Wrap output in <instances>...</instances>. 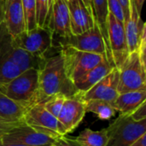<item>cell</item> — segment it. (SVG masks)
Listing matches in <instances>:
<instances>
[{
	"label": "cell",
	"instance_id": "1",
	"mask_svg": "<svg viewBox=\"0 0 146 146\" xmlns=\"http://www.w3.org/2000/svg\"><path fill=\"white\" fill-rule=\"evenodd\" d=\"M76 92L74 84L66 75L60 51L57 50L52 56L45 55L44 62L38 69V95L40 103L56 94L71 97Z\"/></svg>",
	"mask_w": 146,
	"mask_h": 146
},
{
	"label": "cell",
	"instance_id": "2",
	"mask_svg": "<svg viewBox=\"0 0 146 146\" xmlns=\"http://www.w3.org/2000/svg\"><path fill=\"white\" fill-rule=\"evenodd\" d=\"M0 92L10 99L30 107L40 103L38 95V70L29 68L10 81L0 84Z\"/></svg>",
	"mask_w": 146,
	"mask_h": 146
},
{
	"label": "cell",
	"instance_id": "3",
	"mask_svg": "<svg viewBox=\"0 0 146 146\" xmlns=\"http://www.w3.org/2000/svg\"><path fill=\"white\" fill-rule=\"evenodd\" d=\"M105 129L107 146H130L146 133V119L135 121L129 114L121 113Z\"/></svg>",
	"mask_w": 146,
	"mask_h": 146
},
{
	"label": "cell",
	"instance_id": "4",
	"mask_svg": "<svg viewBox=\"0 0 146 146\" xmlns=\"http://www.w3.org/2000/svg\"><path fill=\"white\" fill-rule=\"evenodd\" d=\"M56 50L62 55L66 75L73 84L106 57L104 55L81 51L69 46Z\"/></svg>",
	"mask_w": 146,
	"mask_h": 146
},
{
	"label": "cell",
	"instance_id": "5",
	"mask_svg": "<svg viewBox=\"0 0 146 146\" xmlns=\"http://www.w3.org/2000/svg\"><path fill=\"white\" fill-rule=\"evenodd\" d=\"M118 92L146 90V65L138 50L128 54L118 68Z\"/></svg>",
	"mask_w": 146,
	"mask_h": 146
},
{
	"label": "cell",
	"instance_id": "6",
	"mask_svg": "<svg viewBox=\"0 0 146 146\" xmlns=\"http://www.w3.org/2000/svg\"><path fill=\"white\" fill-rule=\"evenodd\" d=\"M64 46H69L81 51L106 56L105 44L96 21L93 27L83 33L77 35L71 34L67 37H58L52 35L53 48L58 49Z\"/></svg>",
	"mask_w": 146,
	"mask_h": 146
},
{
	"label": "cell",
	"instance_id": "7",
	"mask_svg": "<svg viewBox=\"0 0 146 146\" xmlns=\"http://www.w3.org/2000/svg\"><path fill=\"white\" fill-rule=\"evenodd\" d=\"M52 32L47 27H37L11 37L14 46L35 56H45L52 48Z\"/></svg>",
	"mask_w": 146,
	"mask_h": 146
},
{
	"label": "cell",
	"instance_id": "8",
	"mask_svg": "<svg viewBox=\"0 0 146 146\" xmlns=\"http://www.w3.org/2000/svg\"><path fill=\"white\" fill-rule=\"evenodd\" d=\"M107 33L111 61L115 67L119 68L127 57L129 50L127 44L124 24L117 20L110 12H109L107 16Z\"/></svg>",
	"mask_w": 146,
	"mask_h": 146
},
{
	"label": "cell",
	"instance_id": "9",
	"mask_svg": "<svg viewBox=\"0 0 146 146\" xmlns=\"http://www.w3.org/2000/svg\"><path fill=\"white\" fill-rule=\"evenodd\" d=\"M23 121L27 126L52 138L62 136L57 118L51 115L42 103L31 105L24 115Z\"/></svg>",
	"mask_w": 146,
	"mask_h": 146
},
{
	"label": "cell",
	"instance_id": "10",
	"mask_svg": "<svg viewBox=\"0 0 146 146\" xmlns=\"http://www.w3.org/2000/svg\"><path fill=\"white\" fill-rule=\"evenodd\" d=\"M86 113V104L83 99L76 94L67 97L57 117L62 136L74 131L82 122Z\"/></svg>",
	"mask_w": 146,
	"mask_h": 146
},
{
	"label": "cell",
	"instance_id": "11",
	"mask_svg": "<svg viewBox=\"0 0 146 146\" xmlns=\"http://www.w3.org/2000/svg\"><path fill=\"white\" fill-rule=\"evenodd\" d=\"M118 83L119 70L118 68H114L106 76L100 80L88 91L81 94H75L84 101L91 99H99L113 104L119 95Z\"/></svg>",
	"mask_w": 146,
	"mask_h": 146
},
{
	"label": "cell",
	"instance_id": "12",
	"mask_svg": "<svg viewBox=\"0 0 146 146\" xmlns=\"http://www.w3.org/2000/svg\"><path fill=\"white\" fill-rule=\"evenodd\" d=\"M1 139L7 144L25 146H50L56 139L23 124L4 134Z\"/></svg>",
	"mask_w": 146,
	"mask_h": 146
},
{
	"label": "cell",
	"instance_id": "13",
	"mask_svg": "<svg viewBox=\"0 0 146 146\" xmlns=\"http://www.w3.org/2000/svg\"><path fill=\"white\" fill-rule=\"evenodd\" d=\"M10 46L11 35L2 20L0 23V84L10 81L23 72L12 60L9 54Z\"/></svg>",
	"mask_w": 146,
	"mask_h": 146
},
{
	"label": "cell",
	"instance_id": "14",
	"mask_svg": "<svg viewBox=\"0 0 146 146\" xmlns=\"http://www.w3.org/2000/svg\"><path fill=\"white\" fill-rule=\"evenodd\" d=\"M50 29L53 35L67 37L71 35L69 11L65 0H53L44 26Z\"/></svg>",
	"mask_w": 146,
	"mask_h": 146
},
{
	"label": "cell",
	"instance_id": "15",
	"mask_svg": "<svg viewBox=\"0 0 146 146\" xmlns=\"http://www.w3.org/2000/svg\"><path fill=\"white\" fill-rule=\"evenodd\" d=\"M3 22L11 37L26 31L21 0H3Z\"/></svg>",
	"mask_w": 146,
	"mask_h": 146
},
{
	"label": "cell",
	"instance_id": "16",
	"mask_svg": "<svg viewBox=\"0 0 146 146\" xmlns=\"http://www.w3.org/2000/svg\"><path fill=\"white\" fill-rule=\"evenodd\" d=\"M70 19V30L74 35L80 34L93 27L95 24L94 15L85 7L81 0L66 1Z\"/></svg>",
	"mask_w": 146,
	"mask_h": 146
},
{
	"label": "cell",
	"instance_id": "17",
	"mask_svg": "<svg viewBox=\"0 0 146 146\" xmlns=\"http://www.w3.org/2000/svg\"><path fill=\"white\" fill-rule=\"evenodd\" d=\"M130 15L124 21V29L129 53L139 50L143 33L146 30L145 23L142 21L133 1L130 0Z\"/></svg>",
	"mask_w": 146,
	"mask_h": 146
},
{
	"label": "cell",
	"instance_id": "18",
	"mask_svg": "<svg viewBox=\"0 0 146 146\" xmlns=\"http://www.w3.org/2000/svg\"><path fill=\"white\" fill-rule=\"evenodd\" d=\"M115 67H114L109 62L107 57L104 58L100 63L95 66L92 69L89 70L74 83V86L77 92L76 93L81 94L88 91L100 80L106 76Z\"/></svg>",
	"mask_w": 146,
	"mask_h": 146
},
{
	"label": "cell",
	"instance_id": "19",
	"mask_svg": "<svg viewBox=\"0 0 146 146\" xmlns=\"http://www.w3.org/2000/svg\"><path fill=\"white\" fill-rule=\"evenodd\" d=\"M145 102H146V90H137L120 93L113 105L120 114L130 113Z\"/></svg>",
	"mask_w": 146,
	"mask_h": 146
},
{
	"label": "cell",
	"instance_id": "20",
	"mask_svg": "<svg viewBox=\"0 0 146 146\" xmlns=\"http://www.w3.org/2000/svg\"><path fill=\"white\" fill-rule=\"evenodd\" d=\"M92 9H93V15L95 18L96 22L98 25L99 30L102 33L104 44H105V51H106V57L109 62L115 67L111 61L110 52L108 44V33H107V16L109 14L108 9V1L107 0H92Z\"/></svg>",
	"mask_w": 146,
	"mask_h": 146
},
{
	"label": "cell",
	"instance_id": "21",
	"mask_svg": "<svg viewBox=\"0 0 146 146\" xmlns=\"http://www.w3.org/2000/svg\"><path fill=\"white\" fill-rule=\"evenodd\" d=\"M28 107L14 101L0 92V118L12 121L23 120Z\"/></svg>",
	"mask_w": 146,
	"mask_h": 146
},
{
	"label": "cell",
	"instance_id": "22",
	"mask_svg": "<svg viewBox=\"0 0 146 146\" xmlns=\"http://www.w3.org/2000/svg\"><path fill=\"white\" fill-rule=\"evenodd\" d=\"M86 112L94 114L101 121H109L114 117L116 114V110L113 104L99 100V99H91L85 101Z\"/></svg>",
	"mask_w": 146,
	"mask_h": 146
},
{
	"label": "cell",
	"instance_id": "23",
	"mask_svg": "<svg viewBox=\"0 0 146 146\" xmlns=\"http://www.w3.org/2000/svg\"><path fill=\"white\" fill-rule=\"evenodd\" d=\"M74 139L80 146H107L108 144V135L105 128L99 131L86 128Z\"/></svg>",
	"mask_w": 146,
	"mask_h": 146
},
{
	"label": "cell",
	"instance_id": "24",
	"mask_svg": "<svg viewBox=\"0 0 146 146\" xmlns=\"http://www.w3.org/2000/svg\"><path fill=\"white\" fill-rule=\"evenodd\" d=\"M25 18L26 31H30L38 27L36 20V0H21Z\"/></svg>",
	"mask_w": 146,
	"mask_h": 146
},
{
	"label": "cell",
	"instance_id": "25",
	"mask_svg": "<svg viewBox=\"0 0 146 146\" xmlns=\"http://www.w3.org/2000/svg\"><path fill=\"white\" fill-rule=\"evenodd\" d=\"M66 98L67 97L63 94H56L46 98L44 102H42V104L51 115L57 118L62 110Z\"/></svg>",
	"mask_w": 146,
	"mask_h": 146
},
{
	"label": "cell",
	"instance_id": "26",
	"mask_svg": "<svg viewBox=\"0 0 146 146\" xmlns=\"http://www.w3.org/2000/svg\"><path fill=\"white\" fill-rule=\"evenodd\" d=\"M53 0H36V20L38 27H44L50 11Z\"/></svg>",
	"mask_w": 146,
	"mask_h": 146
},
{
	"label": "cell",
	"instance_id": "27",
	"mask_svg": "<svg viewBox=\"0 0 146 146\" xmlns=\"http://www.w3.org/2000/svg\"><path fill=\"white\" fill-rule=\"evenodd\" d=\"M25 124L23 120L21 121H12L4 118H0V139L6 134L7 133L10 132L12 129L20 127Z\"/></svg>",
	"mask_w": 146,
	"mask_h": 146
},
{
	"label": "cell",
	"instance_id": "28",
	"mask_svg": "<svg viewBox=\"0 0 146 146\" xmlns=\"http://www.w3.org/2000/svg\"><path fill=\"white\" fill-rule=\"evenodd\" d=\"M109 12L113 14L117 20L124 24V12L119 0H107Z\"/></svg>",
	"mask_w": 146,
	"mask_h": 146
},
{
	"label": "cell",
	"instance_id": "29",
	"mask_svg": "<svg viewBox=\"0 0 146 146\" xmlns=\"http://www.w3.org/2000/svg\"><path fill=\"white\" fill-rule=\"evenodd\" d=\"M52 146H80L75 140L74 138H69L67 137V135L61 136L57 139H55Z\"/></svg>",
	"mask_w": 146,
	"mask_h": 146
},
{
	"label": "cell",
	"instance_id": "30",
	"mask_svg": "<svg viewBox=\"0 0 146 146\" xmlns=\"http://www.w3.org/2000/svg\"><path fill=\"white\" fill-rule=\"evenodd\" d=\"M127 114H129L132 116V118L135 121H141L146 119V102L141 104L138 108H136L132 112Z\"/></svg>",
	"mask_w": 146,
	"mask_h": 146
},
{
	"label": "cell",
	"instance_id": "31",
	"mask_svg": "<svg viewBox=\"0 0 146 146\" xmlns=\"http://www.w3.org/2000/svg\"><path fill=\"white\" fill-rule=\"evenodd\" d=\"M119 2L121 3L122 9H123V12H124V21L129 17L130 15V0H119Z\"/></svg>",
	"mask_w": 146,
	"mask_h": 146
},
{
	"label": "cell",
	"instance_id": "32",
	"mask_svg": "<svg viewBox=\"0 0 146 146\" xmlns=\"http://www.w3.org/2000/svg\"><path fill=\"white\" fill-rule=\"evenodd\" d=\"M130 146H146V133L134 141Z\"/></svg>",
	"mask_w": 146,
	"mask_h": 146
},
{
	"label": "cell",
	"instance_id": "33",
	"mask_svg": "<svg viewBox=\"0 0 146 146\" xmlns=\"http://www.w3.org/2000/svg\"><path fill=\"white\" fill-rule=\"evenodd\" d=\"M133 4L135 5V8L138 11V13L141 15V11H142V9H143V6H144V3H145V0H132Z\"/></svg>",
	"mask_w": 146,
	"mask_h": 146
},
{
	"label": "cell",
	"instance_id": "34",
	"mask_svg": "<svg viewBox=\"0 0 146 146\" xmlns=\"http://www.w3.org/2000/svg\"><path fill=\"white\" fill-rule=\"evenodd\" d=\"M0 146H25L22 145H17V144H7L4 143L3 141H2V139H0Z\"/></svg>",
	"mask_w": 146,
	"mask_h": 146
},
{
	"label": "cell",
	"instance_id": "35",
	"mask_svg": "<svg viewBox=\"0 0 146 146\" xmlns=\"http://www.w3.org/2000/svg\"><path fill=\"white\" fill-rule=\"evenodd\" d=\"M3 0H0V23L3 20Z\"/></svg>",
	"mask_w": 146,
	"mask_h": 146
},
{
	"label": "cell",
	"instance_id": "36",
	"mask_svg": "<svg viewBox=\"0 0 146 146\" xmlns=\"http://www.w3.org/2000/svg\"><path fill=\"white\" fill-rule=\"evenodd\" d=\"M65 1H70V0H65Z\"/></svg>",
	"mask_w": 146,
	"mask_h": 146
},
{
	"label": "cell",
	"instance_id": "37",
	"mask_svg": "<svg viewBox=\"0 0 146 146\" xmlns=\"http://www.w3.org/2000/svg\"><path fill=\"white\" fill-rule=\"evenodd\" d=\"M50 146H52V145H50Z\"/></svg>",
	"mask_w": 146,
	"mask_h": 146
}]
</instances>
